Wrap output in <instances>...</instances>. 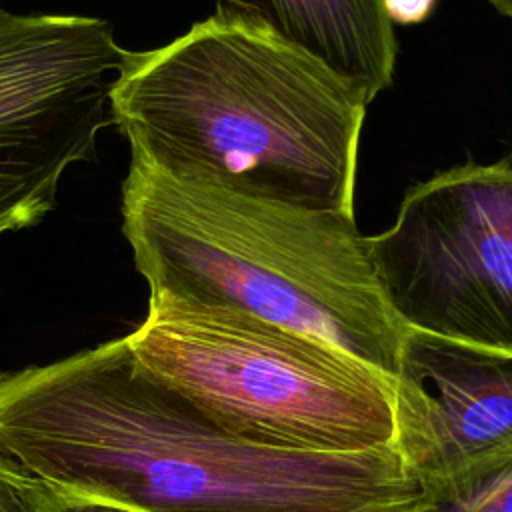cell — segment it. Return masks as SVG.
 I'll use <instances>...</instances> for the list:
<instances>
[{
  "label": "cell",
  "mask_w": 512,
  "mask_h": 512,
  "mask_svg": "<svg viewBox=\"0 0 512 512\" xmlns=\"http://www.w3.org/2000/svg\"><path fill=\"white\" fill-rule=\"evenodd\" d=\"M394 388V440L426 498L512 460V352L406 328Z\"/></svg>",
  "instance_id": "cell-7"
},
{
  "label": "cell",
  "mask_w": 512,
  "mask_h": 512,
  "mask_svg": "<svg viewBox=\"0 0 512 512\" xmlns=\"http://www.w3.org/2000/svg\"><path fill=\"white\" fill-rule=\"evenodd\" d=\"M418 512H512V460L466 486L426 498Z\"/></svg>",
  "instance_id": "cell-9"
},
{
  "label": "cell",
  "mask_w": 512,
  "mask_h": 512,
  "mask_svg": "<svg viewBox=\"0 0 512 512\" xmlns=\"http://www.w3.org/2000/svg\"><path fill=\"white\" fill-rule=\"evenodd\" d=\"M62 512H138L128 506L104 502V500H92V498H76V496H62L60 494Z\"/></svg>",
  "instance_id": "cell-12"
},
{
  "label": "cell",
  "mask_w": 512,
  "mask_h": 512,
  "mask_svg": "<svg viewBox=\"0 0 512 512\" xmlns=\"http://www.w3.org/2000/svg\"><path fill=\"white\" fill-rule=\"evenodd\" d=\"M388 20L394 24H420L424 22L438 0H382Z\"/></svg>",
  "instance_id": "cell-11"
},
{
  "label": "cell",
  "mask_w": 512,
  "mask_h": 512,
  "mask_svg": "<svg viewBox=\"0 0 512 512\" xmlns=\"http://www.w3.org/2000/svg\"><path fill=\"white\" fill-rule=\"evenodd\" d=\"M124 52L102 18L0 6V220L10 232L48 216L64 170L96 156Z\"/></svg>",
  "instance_id": "cell-6"
},
{
  "label": "cell",
  "mask_w": 512,
  "mask_h": 512,
  "mask_svg": "<svg viewBox=\"0 0 512 512\" xmlns=\"http://www.w3.org/2000/svg\"><path fill=\"white\" fill-rule=\"evenodd\" d=\"M214 14L302 48L354 84L366 102L392 82L396 38L382 0H216Z\"/></svg>",
  "instance_id": "cell-8"
},
{
  "label": "cell",
  "mask_w": 512,
  "mask_h": 512,
  "mask_svg": "<svg viewBox=\"0 0 512 512\" xmlns=\"http://www.w3.org/2000/svg\"><path fill=\"white\" fill-rule=\"evenodd\" d=\"M0 512H62L60 494L0 448Z\"/></svg>",
  "instance_id": "cell-10"
},
{
  "label": "cell",
  "mask_w": 512,
  "mask_h": 512,
  "mask_svg": "<svg viewBox=\"0 0 512 512\" xmlns=\"http://www.w3.org/2000/svg\"><path fill=\"white\" fill-rule=\"evenodd\" d=\"M500 14L512 18V0H488Z\"/></svg>",
  "instance_id": "cell-13"
},
{
  "label": "cell",
  "mask_w": 512,
  "mask_h": 512,
  "mask_svg": "<svg viewBox=\"0 0 512 512\" xmlns=\"http://www.w3.org/2000/svg\"><path fill=\"white\" fill-rule=\"evenodd\" d=\"M122 232L150 296L254 316L394 378L406 326L352 214L184 182L130 158Z\"/></svg>",
  "instance_id": "cell-3"
},
{
  "label": "cell",
  "mask_w": 512,
  "mask_h": 512,
  "mask_svg": "<svg viewBox=\"0 0 512 512\" xmlns=\"http://www.w3.org/2000/svg\"><path fill=\"white\" fill-rule=\"evenodd\" d=\"M28 464L58 494L138 512H418L426 502L392 446L304 452L230 432L144 368L126 336L54 372Z\"/></svg>",
  "instance_id": "cell-1"
},
{
  "label": "cell",
  "mask_w": 512,
  "mask_h": 512,
  "mask_svg": "<svg viewBox=\"0 0 512 512\" xmlns=\"http://www.w3.org/2000/svg\"><path fill=\"white\" fill-rule=\"evenodd\" d=\"M112 122L132 158L192 184L354 214L362 92L264 28L212 14L124 52Z\"/></svg>",
  "instance_id": "cell-2"
},
{
  "label": "cell",
  "mask_w": 512,
  "mask_h": 512,
  "mask_svg": "<svg viewBox=\"0 0 512 512\" xmlns=\"http://www.w3.org/2000/svg\"><path fill=\"white\" fill-rule=\"evenodd\" d=\"M6 232H10V230H8V226L0 220V236H2V234H6Z\"/></svg>",
  "instance_id": "cell-14"
},
{
  "label": "cell",
  "mask_w": 512,
  "mask_h": 512,
  "mask_svg": "<svg viewBox=\"0 0 512 512\" xmlns=\"http://www.w3.org/2000/svg\"><path fill=\"white\" fill-rule=\"evenodd\" d=\"M126 340L144 368L248 440L304 452L392 446V378L318 338L150 296Z\"/></svg>",
  "instance_id": "cell-4"
},
{
  "label": "cell",
  "mask_w": 512,
  "mask_h": 512,
  "mask_svg": "<svg viewBox=\"0 0 512 512\" xmlns=\"http://www.w3.org/2000/svg\"><path fill=\"white\" fill-rule=\"evenodd\" d=\"M368 248L406 328L512 352L510 162H468L414 186Z\"/></svg>",
  "instance_id": "cell-5"
}]
</instances>
